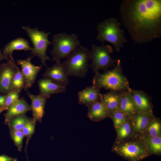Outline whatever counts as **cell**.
Returning a JSON list of instances; mask_svg holds the SVG:
<instances>
[{
    "label": "cell",
    "instance_id": "obj_1",
    "mask_svg": "<svg viewBox=\"0 0 161 161\" xmlns=\"http://www.w3.org/2000/svg\"><path fill=\"white\" fill-rule=\"evenodd\" d=\"M122 24L135 44L161 37V0H123L120 6Z\"/></svg>",
    "mask_w": 161,
    "mask_h": 161
},
{
    "label": "cell",
    "instance_id": "obj_2",
    "mask_svg": "<svg viewBox=\"0 0 161 161\" xmlns=\"http://www.w3.org/2000/svg\"><path fill=\"white\" fill-rule=\"evenodd\" d=\"M93 86L118 92L128 90L130 88L127 78L123 73L120 61L118 59L116 65L110 70L101 73H95Z\"/></svg>",
    "mask_w": 161,
    "mask_h": 161
},
{
    "label": "cell",
    "instance_id": "obj_3",
    "mask_svg": "<svg viewBox=\"0 0 161 161\" xmlns=\"http://www.w3.org/2000/svg\"><path fill=\"white\" fill-rule=\"evenodd\" d=\"M112 151L128 161H141L150 155L147 146L140 135L115 141Z\"/></svg>",
    "mask_w": 161,
    "mask_h": 161
},
{
    "label": "cell",
    "instance_id": "obj_4",
    "mask_svg": "<svg viewBox=\"0 0 161 161\" xmlns=\"http://www.w3.org/2000/svg\"><path fill=\"white\" fill-rule=\"evenodd\" d=\"M121 25L118 18H116L105 19L96 27L97 32L96 39L102 43L107 42L111 43L115 50L119 52L127 42L124 35L125 31L121 28Z\"/></svg>",
    "mask_w": 161,
    "mask_h": 161
},
{
    "label": "cell",
    "instance_id": "obj_5",
    "mask_svg": "<svg viewBox=\"0 0 161 161\" xmlns=\"http://www.w3.org/2000/svg\"><path fill=\"white\" fill-rule=\"evenodd\" d=\"M89 50L80 46L73 50L62 63L68 76L84 78L88 72Z\"/></svg>",
    "mask_w": 161,
    "mask_h": 161
},
{
    "label": "cell",
    "instance_id": "obj_6",
    "mask_svg": "<svg viewBox=\"0 0 161 161\" xmlns=\"http://www.w3.org/2000/svg\"><path fill=\"white\" fill-rule=\"evenodd\" d=\"M52 49L50 54L53 60L60 62L63 58H66L75 49L80 46L78 35L62 32L55 34L52 38Z\"/></svg>",
    "mask_w": 161,
    "mask_h": 161
},
{
    "label": "cell",
    "instance_id": "obj_7",
    "mask_svg": "<svg viewBox=\"0 0 161 161\" xmlns=\"http://www.w3.org/2000/svg\"><path fill=\"white\" fill-rule=\"evenodd\" d=\"M91 47L90 55L92 62L89 66L95 73L100 70L106 71L116 65L118 59H114L111 55L113 52L111 45H104L102 43L100 46L92 44Z\"/></svg>",
    "mask_w": 161,
    "mask_h": 161
},
{
    "label": "cell",
    "instance_id": "obj_8",
    "mask_svg": "<svg viewBox=\"0 0 161 161\" xmlns=\"http://www.w3.org/2000/svg\"><path fill=\"white\" fill-rule=\"evenodd\" d=\"M22 28L27 32L32 43L33 47L31 53L33 56H37L42 64L47 67L46 61H51L46 54L48 47L52 44V42L48 39L50 32L40 31L36 27L31 28L29 26H22Z\"/></svg>",
    "mask_w": 161,
    "mask_h": 161
},
{
    "label": "cell",
    "instance_id": "obj_9",
    "mask_svg": "<svg viewBox=\"0 0 161 161\" xmlns=\"http://www.w3.org/2000/svg\"><path fill=\"white\" fill-rule=\"evenodd\" d=\"M7 60L0 64V95L10 92L13 78L18 68L12 55Z\"/></svg>",
    "mask_w": 161,
    "mask_h": 161
},
{
    "label": "cell",
    "instance_id": "obj_10",
    "mask_svg": "<svg viewBox=\"0 0 161 161\" xmlns=\"http://www.w3.org/2000/svg\"><path fill=\"white\" fill-rule=\"evenodd\" d=\"M33 56H30L24 60H18L17 64L21 68V72L24 80V89L25 91L31 88L34 83L37 75L41 69L42 64L35 66L31 62Z\"/></svg>",
    "mask_w": 161,
    "mask_h": 161
},
{
    "label": "cell",
    "instance_id": "obj_11",
    "mask_svg": "<svg viewBox=\"0 0 161 161\" xmlns=\"http://www.w3.org/2000/svg\"><path fill=\"white\" fill-rule=\"evenodd\" d=\"M44 78L49 79L59 85L66 86L69 83V79L62 63L56 62L47 69L43 74Z\"/></svg>",
    "mask_w": 161,
    "mask_h": 161
},
{
    "label": "cell",
    "instance_id": "obj_12",
    "mask_svg": "<svg viewBox=\"0 0 161 161\" xmlns=\"http://www.w3.org/2000/svg\"><path fill=\"white\" fill-rule=\"evenodd\" d=\"M136 112H153V106L149 97L143 91L129 90Z\"/></svg>",
    "mask_w": 161,
    "mask_h": 161
},
{
    "label": "cell",
    "instance_id": "obj_13",
    "mask_svg": "<svg viewBox=\"0 0 161 161\" xmlns=\"http://www.w3.org/2000/svg\"><path fill=\"white\" fill-rule=\"evenodd\" d=\"M27 91V95L31 100L30 106L32 118L36 122H41L45 114V106L47 99L39 94L35 95Z\"/></svg>",
    "mask_w": 161,
    "mask_h": 161
},
{
    "label": "cell",
    "instance_id": "obj_14",
    "mask_svg": "<svg viewBox=\"0 0 161 161\" xmlns=\"http://www.w3.org/2000/svg\"><path fill=\"white\" fill-rule=\"evenodd\" d=\"M39 94L47 99L52 95L65 92L66 87L56 84L51 80L45 78L40 79L38 81Z\"/></svg>",
    "mask_w": 161,
    "mask_h": 161
},
{
    "label": "cell",
    "instance_id": "obj_15",
    "mask_svg": "<svg viewBox=\"0 0 161 161\" xmlns=\"http://www.w3.org/2000/svg\"><path fill=\"white\" fill-rule=\"evenodd\" d=\"M100 89L94 86L86 87L78 93V102L88 106L91 104L100 100Z\"/></svg>",
    "mask_w": 161,
    "mask_h": 161
},
{
    "label": "cell",
    "instance_id": "obj_16",
    "mask_svg": "<svg viewBox=\"0 0 161 161\" xmlns=\"http://www.w3.org/2000/svg\"><path fill=\"white\" fill-rule=\"evenodd\" d=\"M154 116L153 112H136L131 119L135 134H143Z\"/></svg>",
    "mask_w": 161,
    "mask_h": 161
},
{
    "label": "cell",
    "instance_id": "obj_17",
    "mask_svg": "<svg viewBox=\"0 0 161 161\" xmlns=\"http://www.w3.org/2000/svg\"><path fill=\"white\" fill-rule=\"evenodd\" d=\"M30 110V106L25 99L23 97L19 98L7 110L5 114V122L8 123L12 118L25 114L26 112Z\"/></svg>",
    "mask_w": 161,
    "mask_h": 161
},
{
    "label": "cell",
    "instance_id": "obj_18",
    "mask_svg": "<svg viewBox=\"0 0 161 161\" xmlns=\"http://www.w3.org/2000/svg\"><path fill=\"white\" fill-rule=\"evenodd\" d=\"M32 50V48L30 45L28 41L24 38L19 37L14 39L4 47L2 54L6 60H7L9 57L12 55L13 52L15 50H23L26 51Z\"/></svg>",
    "mask_w": 161,
    "mask_h": 161
},
{
    "label": "cell",
    "instance_id": "obj_19",
    "mask_svg": "<svg viewBox=\"0 0 161 161\" xmlns=\"http://www.w3.org/2000/svg\"><path fill=\"white\" fill-rule=\"evenodd\" d=\"M129 90L120 92L119 110L124 113L128 119H131L136 111Z\"/></svg>",
    "mask_w": 161,
    "mask_h": 161
},
{
    "label": "cell",
    "instance_id": "obj_20",
    "mask_svg": "<svg viewBox=\"0 0 161 161\" xmlns=\"http://www.w3.org/2000/svg\"><path fill=\"white\" fill-rule=\"evenodd\" d=\"M88 107L87 116L92 121L98 122L109 117V113L100 101L95 102Z\"/></svg>",
    "mask_w": 161,
    "mask_h": 161
},
{
    "label": "cell",
    "instance_id": "obj_21",
    "mask_svg": "<svg viewBox=\"0 0 161 161\" xmlns=\"http://www.w3.org/2000/svg\"><path fill=\"white\" fill-rule=\"evenodd\" d=\"M120 92L110 91L105 94H101L100 101L104 105L109 114L119 110Z\"/></svg>",
    "mask_w": 161,
    "mask_h": 161
},
{
    "label": "cell",
    "instance_id": "obj_22",
    "mask_svg": "<svg viewBox=\"0 0 161 161\" xmlns=\"http://www.w3.org/2000/svg\"><path fill=\"white\" fill-rule=\"evenodd\" d=\"M140 135L146 145L150 155H161V135L154 137H151L145 134Z\"/></svg>",
    "mask_w": 161,
    "mask_h": 161
},
{
    "label": "cell",
    "instance_id": "obj_23",
    "mask_svg": "<svg viewBox=\"0 0 161 161\" xmlns=\"http://www.w3.org/2000/svg\"><path fill=\"white\" fill-rule=\"evenodd\" d=\"M116 141L123 140L130 138L134 135V129L130 119H128L118 129L116 130Z\"/></svg>",
    "mask_w": 161,
    "mask_h": 161
},
{
    "label": "cell",
    "instance_id": "obj_24",
    "mask_svg": "<svg viewBox=\"0 0 161 161\" xmlns=\"http://www.w3.org/2000/svg\"><path fill=\"white\" fill-rule=\"evenodd\" d=\"M161 131L160 120L159 119L154 116L143 134L154 137L160 135Z\"/></svg>",
    "mask_w": 161,
    "mask_h": 161
},
{
    "label": "cell",
    "instance_id": "obj_25",
    "mask_svg": "<svg viewBox=\"0 0 161 161\" xmlns=\"http://www.w3.org/2000/svg\"><path fill=\"white\" fill-rule=\"evenodd\" d=\"M31 119L25 114L12 118L7 123L10 131L22 130Z\"/></svg>",
    "mask_w": 161,
    "mask_h": 161
},
{
    "label": "cell",
    "instance_id": "obj_26",
    "mask_svg": "<svg viewBox=\"0 0 161 161\" xmlns=\"http://www.w3.org/2000/svg\"><path fill=\"white\" fill-rule=\"evenodd\" d=\"M24 78L21 71L18 68L13 78L10 91H16L21 93L22 90L24 89Z\"/></svg>",
    "mask_w": 161,
    "mask_h": 161
},
{
    "label": "cell",
    "instance_id": "obj_27",
    "mask_svg": "<svg viewBox=\"0 0 161 161\" xmlns=\"http://www.w3.org/2000/svg\"><path fill=\"white\" fill-rule=\"evenodd\" d=\"M36 122V121L32 118H31L21 130L24 136L26 138L25 151L27 158V148L29 142L34 133Z\"/></svg>",
    "mask_w": 161,
    "mask_h": 161
},
{
    "label": "cell",
    "instance_id": "obj_28",
    "mask_svg": "<svg viewBox=\"0 0 161 161\" xmlns=\"http://www.w3.org/2000/svg\"><path fill=\"white\" fill-rule=\"evenodd\" d=\"M109 117L113 120L114 126L116 130L129 119L126 115L120 110H117L110 114Z\"/></svg>",
    "mask_w": 161,
    "mask_h": 161
},
{
    "label": "cell",
    "instance_id": "obj_29",
    "mask_svg": "<svg viewBox=\"0 0 161 161\" xmlns=\"http://www.w3.org/2000/svg\"><path fill=\"white\" fill-rule=\"evenodd\" d=\"M10 134L11 137L18 151H21L24 137L22 131L21 130L10 131Z\"/></svg>",
    "mask_w": 161,
    "mask_h": 161
},
{
    "label": "cell",
    "instance_id": "obj_30",
    "mask_svg": "<svg viewBox=\"0 0 161 161\" xmlns=\"http://www.w3.org/2000/svg\"><path fill=\"white\" fill-rule=\"evenodd\" d=\"M20 93L16 91H11L7 95L4 106L7 110L11 106L16 102L19 98Z\"/></svg>",
    "mask_w": 161,
    "mask_h": 161
},
{
    "label": "cell",
    "instance_id": "obj_31",
    "mask_svg": "<svg viewBox=\"0 0 161 161\" xmlns=\"http://www.w3.org/2000/svg\"><path fill=\"white\" fill-rule=\"evenodd\" d=\"M0 161H18L17 158L6 155H0Z\"/></svg>",
    "mask_w": 161,
    "mask_h": 161
},
{
    "label": "cell",
    "instance_id": "obj_32",
    "mask_svg": "<svg viewBox=\"0 0 161 161\" xmlns=\"http://www.w3.org/2000/svg\"><path fill=\"white\" fill-rule=\"evenodd\" d=\"M6 97V95H0V107L4 106Z\"/></svg>",
    "mask_w": 161,
    "mask_h": 161
},
{
    "label": "cell",
    "instance_id": "obj_33",
    "mask_svg": "<svg viewBox=\"0 0 161 161\" xmlns=\"http://www.w3.org/2000/svg\"><path fill=\"white\" fill-rule=\"evenodd\" d=\"M6 110V109L4 107H0V114L4 111Z\"/></svg>",
    "mask_w": 161,
    "mask_h": 161
},
{
    "label": "cell",
    "instance_id": "obj_34",
    "mask_svg": "<svg viewBox=\"0 0 161 161\" xmlns=\"http://www.w3.org/2000/svg\"><path fill=\"white\" fill-rule=\"evenodd\" d=\"M3 60H6L4 57L2 55V53L0 54V62Z\"/></svg>",
    "mask_w": 161,
    "mask_h": 161
},
{
    "label": "cell",
    "instance_id": "obj_35",
    "mask_svg": "<svg viewBox=\"0 0 161 161\" xmlns=\"http://www.w3.org/2000/svg\"><path fill=\"white\" fill-rule=\"evenodd\" d=\"M1 53V52H0V54Z\"/></svg>",
    "mask_w": 161,
    "mask_h": 161
}]
</instances>
